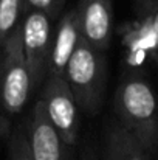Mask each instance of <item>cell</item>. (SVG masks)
<instances>
[{"label":"cell","instance_id":"7","mask_svg":"<svg viewBox=\"0 0 158 160\" xmlns=\"http://www.w3.org/2000/svg\"><path fill=\"white\" fill-rule=\"evenodd\" d=\"M76 14L82 38L105 53L113 34V0H78Z\"/></svg>","mask_w":158,"mask_h":160},{"label":"cell","instance_id":"14","mask_svg":"<svg viewBox=\"0 0 158 160\" xmlns=\"http://www.w3.org/2000/svg\"><path fill=\"white\" fill-rule=\"evenodd\" d=\"M78 160H101V157H99V154L96 152V149L92 145H85L81 149Z\"/></svg>","mask_w":158,"mask_h":160},{"label":"cell","instance_id":"15","mask_svg":"<svg viewBox=\"0 0 158 160\" xmlns=\"http://www.w3.org/2000/svg\"><path fill=\"white\" fill-rule=\"evenodd\" d=\"M154 61H155V64L158 65V53H157V56H155V59H154Z\"/></svg>","mask_w":158,"mask_h":160},{"label":"cell","instance_id":"3","mask_svg":"<svg viewBox=\"0 0 158 160\" xmlns=\"http://www.w3.org/2000/svg\"><path fill=\"white\" fill-rule=\"evenodd\" d=\"M33 92L20 28H17L0 50V138L9 137L12 118L23 110Z\"/></svg>","mask_w":158,"mask_h":160},{"label":"cell","instance_id":"5","mask_svg":"<svg viewBox=\"0 0 158 160\" xmlns=\"http://www.w3.org/2000/svg\"><path fill=\"white\" fill-rule=\"evenodd\" d=\"M39 100L56 132L70 148L76 149L81 134V110L64 76L48 75L42 84Z\"/></svg>","mask_w":158,"mask_h":160},{"label":"cell","instance_id":"6","mask_svg":"<svg viewBox=\"0 0 158 160\" xmlns=\"http://www.w3.org/2000/svg\"><path fill=\"white\" fill-rule=\"evenodd\" d=\"M26 132L34 160H78L76 149L70 148L56 132L39 98L26 120Z\"/></svg>","mask_w":158,"mask_h":160},{"label":"cell","instance_id":"12","mask_svg":"<svg viewBox=\"0 0 158 160\" xmlns=\"http://www.w3.org/2000/svg\"><path fill=\"white\" fill-rule=\"evenodd\" d=\"M8 160H34L26 132V123L16 126L8 137Z\"/></svg>","mask_w":158,"mask_h":160},{"label":"cell","instance_id":"13","mask_svg":"<svg viewBox=\"0 0 158 160\" xmlns=\"http://www.w3.org/2000/svg\"><path fill=\"white\" fill-rule=\"evenodd\" d=\"M23 3H25V11H28V9L44 11L51 20L57 19V16L60 14V11L64 8L62 0H23Z\"/></svg>","mask_w":158,"mask_h":160},{"label":"cell","instance_id":"8","mask_svg":"<svg viewBox=\"0 0 158 160\" xmlns=\"http://www.w3.org/2000/svg\"><path fill=\"white\" fill-rule=\"evenodd\" d=\"M81 39H82L81 25L76 14V8H73V9L65 11L62 17L59 19L57 25L54 27L48 75L64 76L65 67L70 58L73 56Z\"/></svg>","mask_w":158,"mask_h":160},{"label":"cell","instance_id":"2","mask_svg":"<svg viewBox=\"0 0 158 160\" xmlns=\"http://www.w3.org/2000/svg\"><path fill=\"white\" fill-rule=\"evenodd\" d=\"M64 79L81 113L87 117L99 113L107 92V59L104 52L82 38L65 67Z\"/></svg>","mask_w":158,"mask_h":160},{"label":"cell","instance_id":"11","mask_svg":"<svg viewBox=\"0 0 158 160\" xmlns=\"http://www.w3.org/2000/svg\"><path fill=\"white\" fill-rule=\"evenodd\" d=\"M23 11V0H0V50L19 28Z\"/></svg>","mask_w":158,"mask_h":160},{"label":"cell","instance_id":"9","mask_svg":"<svg viewBox=\"0 0 158 160\" xmlns=\"http://www.w3.org/2000/svg\"><path fill=\"white\" fill-rule=\"evenodd\" d=\"M155 157L113 117L107 120L101 160H154Z\"/></svg>","mask_w":158,"mask_h":160},{"label":"cell","instance_id":"10","mask_svg":"<svg viewBox=\"0 0 158 160\" xmlns=\"http://www.w3.org/2000/svg\"><path fill=\"white\" fill-rule=\"evenodd\" d=\"M138 30L135 31V47L143 53H158V0H135Z\"/></svg>","mask_w":158,"mask_h":160},{"label":"cell","instance_id":"16","mask_svg":"<svg viewBox=\"0 0 158 160\" xmlns=\"http://www.w3.org/2000/svg\"><path fill=\"white\" fill-rule=\"evenodd\" d=\"M62 2H64V3H65V0H62Z\"/></svg>","mask_w":158,"mask_h":160},{"label":"cell","instance_id":"1","mask_svg":"<svg viewBox=\"0 0 158 160\" xmlns=\"http://www.w3.org/2000/svg\"><path fill=\"white\" fill-rule=\"evenodd\" d=\"M113 118L154 157L158 154V95L140 67H129L113 95Z\"/></svg>","mask_w":158,"mask_h":160},{"label":"cell","instance_id":"4","mask_svg":"<svg viewBox=\"0 0 158 160\" xmlns=\"http://www.w3.org/2000/svg\"><path fill=\"white\" fill-rule=\"evenodd\" d=\"M19 28L23 56L31 75L33 90H37L48 76L54 34L53 20L44 11L28 9L23 12Z\"/></svg>","mask_w":158,"mask_h":160}]
</instances>
